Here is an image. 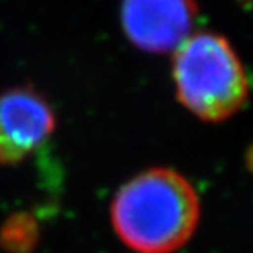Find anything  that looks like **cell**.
<instances>
[{
	"instance_id": "6da1fadb",
	"label": "cell",
	"mask_w": 253,
	"mask_h": 253,
	"mask_svg": "<svg viewBox=\"0 0 253 253\" xmlns=\"http://www.w3.org/2000/svg\"><path fill=\"white\" fill-rule=\"evenodd\" d=\"M199 196L171 168H150L117 191L110 220L119 239L136 253H174L199 224Z\"/></svg>"
},
{
	"instance_id": "7a4b0ae2",
	"label": "cell",
	"mask_w": 253,
	"mask_h": 253,
	"mask_svg": "<svg viewBox=\"0 0 253 253\" xmlns=\"http://www.w3.org/2000/svg\"><path fill=\"white\" fill-rule=\"evenodd\" d=\"M176 99L204 122H225L249 99V78L229 38L192 32L171 59Z\"/></svg>"
},
{
	"instance_id": "3957f363",
	"label": "cell",
	"mask_w": 253,
	"mask_h": 253,
	"mask_svg": "<svg viewBox=\"0 0 253 253\" xmlns=\"http://www.w3.org/2000/svg\"><path fill=\"white\" fill-rule=\"evenodd\" d=\"M56 114L42 92L28 85L0 90V165H17L46 143Z\"/></svg>"
},
{
	"instance_id": "277c9868",
	"label": "cell",
	"mask_w": 253,
	"mask_h": 253,
	"mask_svg": "<svg viewBox=\"0 0 253 253\" xmlns=\"http://www.w3.org/2000/svg\"><path fill=\"white\" fill-rule=\"evenodd\" d=\"M196 0H122L120 22L126 40L151 54L173 53L194 30Z\"/></svg>"
},
{
	"instance_id": "5b68a950",
	"label": "cell",
	"mask_w": 253,
	"mask_h": 253,
	"mask_svg": "<svg viewBox=\"0 0 253 253\" xmlns=\"http://www.w3.org/2000/svg\"><path fill=\"white\" fill-rule=\"evenodd\" d=\"M38 240V227L27 214H17L5 222L0 232L2 247L10 253H28Z\"/></svg>"
}]
</instances>
